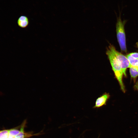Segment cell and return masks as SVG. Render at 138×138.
<instances>
[{
  "mask_svg": "<svg viewBox=\"0 0 138 138\" xmlns=\"http://www.w3.org/2000/svg\"><path fill=\"white\" fill-rule=\"evenodd\" d=\"M113 47V45L110 44L107 48L106 53L115 77L119 84L122 90L124 92L125 87L122 81L123 73L120 63L114 53Z\"/></svg>",
  "mask_w": 138,
  "mask_h": 138,
  "instance_id": "1",
  "label": "cell"
},
{
  "mask_svg": "<svg viewBox=\"0 0 138 138\" xmlns=\"http://www.w3.org/2000/svg\"><path fill=\"white\" fill-rule=\"evenodd\" d=\"M117 18L116 24L117 37L121 51L126 52L127 49L126 43V37L124 29L125 21L121 20L120 14Z\"/></svg>",
  "mask_w": 138,
  "mask_h": 138,
  "instance_id": "2",
  "label": "cell"
},
{
  "mask_svg": "<svg viewBox=\"0 0 138 138\" xmlns=\"http://www.w3.org/2000/svg\"><path fill=\"white\" fill-rule=\"evenodd\" d=\"M114 53L118 61L121 68L123 74L126 76V71L128 68L131 66L129 61L126 56L117 51L114 46L113 48Z\"/></svg>",
  "mask_w": 138,
  "mask_h": 138,
  "instance_id": "3",
  "label": "cell"
},
{
  "mask_svg": "<svg viewBox=\"0 0 138 138\" xmlns=\"http://www.w3.org/2000/svg\"><path fill=\"white\" fill-rule=\"evenodd\" d=\"M110 97L109 93H105L96 100L94 108H99L106 105L107 101Z\"/></svg>",
  "mask_w": 138,
  "mask_h": 138,
  "instance_id": "4",
  "label": "cell"
},
{
  "mask_svg": "<svg viewBox=\"0 0 138 138\" xmlns=\"http://www.w3.org/2000/svg\"><path fill=\"white\" fill-rule=\"evenodd\" d=\"M17 23L18 26L22 28L27 27L29 24L28 18L25 15H21L18 18Z\"/></svg>",
  "mask_w": 138,
  "mask_h": 138,
  "instance_id": "5",
  "label": "cell"
},
{
  "mask_svg": "<svg viewBox=\"0 0 138 138\" xmlns=\"http://www.w3.org/2000/svg\"><path fill=\"white\" fill-rule=\"evenodd\" d=\"M126 56L129 61L131 66L137 68L138 66V59L133 57L129 54L127 55Z\"/></svg>",
  "mask_w": 138,
  "mask_h": 138,
  "instance_id": "6",
  "label": "cell"
},
{
  "mask_svg": "<svg viewBox=\"0 0 138 138\" xmlns=\"http://www.w3.org/2000/svg\"><path fill=\"white\" fill-rule=\"evenodd\" d=\"M130 72L131 77L135 78L138 76V69L137 67L130 66Z\"/></svg>",
  "mask_w": 138,
  "mask_h": 138,
  "instance_id": "7",
  "label": "cell"
},
{
  "mask_svg": "<svg viewBox=\"0 0 138 138\" xmlns=\"http://www.w3.org/2000/svg\"><path fill=\"white\" fill-rule=\"evenodd\" d=\"M26 122L25 121L23 122L20 129V132L15 137V138H25L26 136V133L24 131V128Z\"/></svg>",
  "mask_w": 138,
  "mask_h": 138,
  "instance_id": "8",
  "label": "cell"
},
{
  "mask_svg": "<svg viewBox=\"0 0 138 138\" xmlns=\"http://www.w3.org/2000/svg\"><path fill=\"white\" fill-rule=\"evenodd\" d=\"M9 130L0 131V138H8L9 136Z\"/></svg>",
  "mask_w": 138,
  "mask_h": 138,
  "instance_id": "9",
  "label": "cell"
},
{
  "mask_svg": "<svg viewBox=\"0 0 138 138\" xmlns=\"http://www.w3.org/2000/svg\"><path fill=\"white\" fill-rule=\"evenodd\" d=\"M20 130L17 129H13L9 130V136L14 137L20 132Z\"/></svg>",
  "mask_w": 138,
  "mask_h": 138,
  "instance_id": "10",
  "label": "cell"
},
{
  "mask_svg": "<svg viewBox=\"0 0 138 138\" xmlns=\"http://www.w3.org/2000/svg\"><path fill=\"white\" fill-rule=\"evenodd\" d=\"M133 57L138 59V53L137 52H133L130 53L129 54Z\"/></svg>",
  "mask_w": 138,
  "mask_h": 138,
  "instance_id": "11",
  "label": "cell"
},
{
  "mask_svg": "<svg viewBox=\"0 0 138 138\" xmlns=\"http://www.w3.org/2000/svg\"><path fill=\"white\" fill-rule=\"evenodd\" d=\"M8 138H15V137L9 136Z\"/></svg>",
  "mask_w": 138,
  "mask_h": 138,
  "instance_id": "12",
  "label": "cell"
},
{
  "mask_svg": "<svg viewBox=\"0 0 138 138\" xmlns=\"http://www.w3.org/2000/svg\"><path fill=\"white\" fill-rule=\"evenodd\" d=\"M136 45H137V46L138 48V42H137L136 43ZM137 68L138 69V66L137 67Z\"/></svg>",
  "mask_w": 138,
  "mask_h": 138,
  "instance_id": "13",
  "label": "cell"
}]
</instances>
